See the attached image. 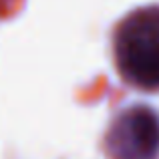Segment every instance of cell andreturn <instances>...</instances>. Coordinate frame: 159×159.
<instances>
[{
	"label": "cell",
	"mask_w": 159,
	"mask_h": 159,
	"mask_svg": "<svg viewBox=\"0 0 159 159\" xmlns=\"http://www.w3.org/2000/svg\"><path fill=\"white\" fill-rule=\"evenodd\" d=\"M113 58L123 83L159 93V6L131 10L113 32Z\"/></svg>",
	"instance_id": "cell-1"
},
{
	"label": "cell",
	"mask_w": 159,
	"mask_h": 159,
	"mask_svg": "<svg viewBox=\"0 0 159 159\" xmlns=\"http://www.w3.org/2000/svg\"><path fill=\"white\" fill-rule=\"evenodd\" d=\"M109 159H159V113L147 105H131L109 123L103 139Z\"/></svg>",
	"instance_id": "cell-2"
}]
</instances>
